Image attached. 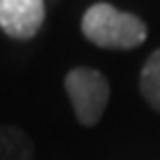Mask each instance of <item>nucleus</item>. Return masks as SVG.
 <instances>
[{"label": "nucleus", "instance_id": "f257e3e1", "mask_svg": "<svg viewBox=\"0 0 160 160\" xmlns=\"http://www.w3.org/2000/svg\"><path fill=\"white\" fill-rule=\"evenodd\" d=\"M82 33L90 42L106 50H132L146 40V24L108 2H97L82 17Z\"/></svg>", "mask_w": 160, "mask_h": 160}, {"label": "nucleus", "instance_id": "20e7f679", "mask_svg": "<svg viewBox=\"0 0 160 160\" xmlns=\"http://www.w3.org/2000/svg\"><path fill=\"white\" fill-rule=\"evenodd\" d=\"M139 87H141V94H144L146 104L151 108L160 111V50H155L148 57V61L144 64Z\"/></svg>", "mask_w": 160, "mask_h": 160}, {"label": "nucleus", "instance_id": "f03ea898", "mask_svg": "<svg viewBox=\"0 0 160 160\" xmlns=\"http://www.w3.org/2000/svg\"><path fill=\"white\" fill-rule=\"evenodd\" d=\"M64 85L78 120L85 127L97 125L104 115L106 106H108V97H111L108 80L99 71L80 66V68H73L66 75Z\"/></svg>", "mask_w": 160, "mask_h": 160}, {"label": "nucleus", "instance_id": "7ed1b4c3", "mask_svg": "<svg viewBox=\"0 0 160 160\" xmlns=\"http://www.w3.org/2000/svg\"><path fill=\"white\" fill-rule=\"evenodd\" d=\"M45 21L42 0H0V28L12 38H33Z\"/></svg>", "mask_w": 160, "mask_h": 160}]
</instances>
